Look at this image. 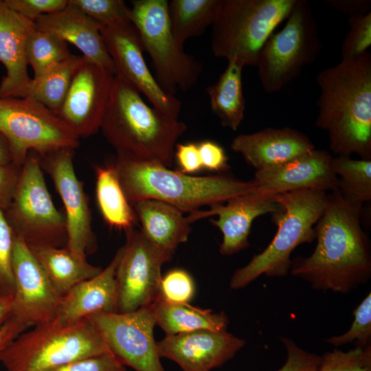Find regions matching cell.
Masks as SVG:
<instances>
[{"instance_id":"obj_1","label":"cell","mask_w":371,"mask_h":371,"mask_svg":"<svg viewBox=\"0 0 371 371\" xmlns=\"http://www.w3.org/2000/svg\"><path fill=\"white\" fill-rule=\"evenodd\" d=\"M361 210L338 189L328 194L315 226V248L306 258L291 260V274L322 291L346 293L366 284L371 277V247L361 225Z\"/></svg>"},{"instance_id":"obj_2","label":"cell","mask_w":371,"mask_h":371,"mask_svg":"<svg viewBox=\"0 0 371 371\" xmlns=\"http://www.w3.org/2000/svg\"><path fill=\"white\" fill-rule=\"evenodd\" d=\"M315 125L337 156L371 159V54L341 59L317 76Z\"/></svg>"},{"instance_id":"obj_3","label":"cell","mask_w":371,"mask_h":371,"mask_svg":"<svg viewBox=\"0 0 371 371\" xmlns=\"http://www.w3.org/2000/svg\"><path fill=\"white\" fill-rule=\"evenodd\" d=\"M114 165L132 205L143 199H155L190 214L202 206L224 203L256 190L252 180L245 181L221 174L186 175L159 163L123 153H117Z\"/></svg>"},{"instance_id":"obj_4","label":"cell","mask_w":371,"mask_h":371,"mask_svg":"<svg viewBox=\"0 0 371 371\" xmlns=\"http://www.w3.org/2000/svg\"><path fill=\"white\" fill-rule=\"evenodd\" d=\"M186 124L149 106L140 93L115 75L100 129L117 153L172 165Z\"/></svg>"},{"instance_id":"obj_5","label":"cell","mask_w":371,"mask_h":371,"mask_svg":"<svg viewBox=\"0 0 371 371\" xmlns=\"http://www.w3.org/2000/svg\"><path fill=\"white\" fill-rule=\"evenodd\" d=\"M327 192L301 190L274 195L281 210L273 214L277 232L268 246L232 275V289L245 287L262 275L284 277L290 271L291 254L315 239V226L324 210Z\"/></svg>"},{"instance_id":"obj_6","label":"cell","mask_w":371,"mask_h":371,"mask_svg":"<svg viewBox=\"0 0 371 371\" xmlns=\"http://www.w3.org/2000/svg\"><path fill=\"white\" fill-rule=\"evenodd\" d=\"M111 353L87 318L73 324L56 319L22 333L0 352L6 371H50L71 362Z\"/></svg>"},{"instance_id":"obj_7","label":"cell","mask_w":371,"mask_h":371,"mask_svg":"<svg viewBox=\"0 0 371 371\" xmlns=\"http://www.w3.org/2000/svg\"><path fill=\"white\" fill-rule=\"evenodd\" d=\"M297 0H219L212 24L216 58L256 66L260 52Z\"/></svg>"},{"instance_id":"obj_8","label":"cell","mask_w":371,"mask_h":371,"mask_svg":"<svg viewBox=\"0 0 371 371\" xmlns=\"http://www.w3.org/2000/svg\"><path fill=\"white\" fill-rule=\"evenodd\" d=\"M322 47L317 23L306 0H297L284 26L263 45L256 67L265 92L280 91L313 63Z\"/></svg>"},{"instance_id":"obj_9","label":"cell","mask_w":371,"mask_h":371,"mask_svg":"<svg viewBox=\"0 0 371 371\" xmlns=\"http://www.w3.org/2000/svg\"><path fill=\"white\" fill-rule=\"evenodd\" d=\"M131 22L150 56L157 81L168 93L188 91L202 73L201 62L183 50L170 28L167 0L131 1Z\"/></svg>"},{"instance_id":"obj_10","label":"cell","mask_w":371,"mask_h":371,"mask_svg":"<svg viewBox=\"0 0 371 371\" xmlns=\"http://www.w3.org/2000/svg\"><path fill=\"white\" fill-rule=\"evenodd\" d=\"M4 213L14 235L29 246L67 243L65 214L56 207L46 185L39 155L29 153L21 166L11 201Z\"/></svg>"},{"instance_id":"obj_11","label":"cell","mask_w":371,"mask_h":371,"mask_svg":"<svg viewBox=\"0 0 371 371\" xmlns=\"http://www.w3.org/2000/svg\"><path fill=\"white\" fill-rule=\"evenodd\" d=\"M0 133L19 166L30 152L41 157L80 145L79 138L58 115L30 97L0 98Z\"/></svg>"},{"instance_id":"obj_12","label":"cell","mask_w":371,"mask_h":371,"mask_svg":"<svg viewBox=\"0 0 371 371\" xmlns=\"http://www.w3.org/2000/svg\"><path fill=\"white\" fill-rule=\"evenodd\" d=\"M111 352L135 371H166L154 337L156 325L151 306L128 313H102L87 318Z\"/></svg>"},{"instance_id":"obj_13","label":"cell","mask_w":371,"mask_h":371,"mask_svg":"<svg viewBox=\"0 0 371 371\" xmlns=\"http://www.w3.org/2000/svg\"><path fill=\"white\" fill-rule=\"evenodd\" d=\"M116 270L117 312L151 306L157 299L161 267L170 258L133 227L126 230V243Z\"/></svg>"},{"instance_id":"obj_14","label":"cell","mask_w":371,"mask_h":371,"mask_svg":"<svg viewBox=\"0 0 371 371\" xmlns=\"http://www.w3.org/2000/svg\"><path fill=\"white\" fill-rule=\"evenodd\" d=\"M12 266L14 291L9 319L24 330L54 320L62 296L27 244L16 235Z\"/></svg>"},{"instance_id":"obj_15","label":"cell","mask_w":371,"mask_h":371,"mask_svg":"<svg viewBox=\"0 0 371 371\" xmlns=\"http://www.w3.org/2000/svg\"><path fill=\"white\" fill-rule=\"evenodd\" d=\"M74 151L64 148L39 157L42 168L53 181L65 207V247L78 258L87 260V254L95 249L96 241L88 197L75 172Z\"/></svg>"},{"instance_id":"obj_16","label":"cell","mask_w":371,"mask_h":371,"mask_svg":"<svg viewBox=\"0 0 371 371\" xmlns=\"http://www.w3.org/2000/svg\"><path fill=\"white\" fill-rule=\"evenodd\" d=\"M100 32L113 62L115 75L142 93L154 108L178 118L181 101L166 93L150 71L139 35L133 23L100 26Z\"/></svg>"},{"instance_id":"obj_17","label":"cell","mask_w":371,"mask_h":371,"mask_svg":"<svg viewBox=\"0 0 371 371\" xmlns=\"http://www.w3.org/2000/svg\"><path fill=\"white\" fill-rule=\"evenodd\" d=\"M114 77L86 58L78 69L58 116L79 139L100 129Z\"/></svg>"},{"instance_id":"obj_18","label":"cell","mask_w":371,"mask_h":371,"mask_svg":"<svg viewBox=\"0 0 371 371\" xmlns=\"http://www.w3.org/2000/svg\"><path fill=\"white\" fill-rule=\"evenodd\" d=\"M245 345L232 333L198 330L166 335L157 342L159 357L175 362L183 371H211L232 359Z\"/></svg>"},{"instance_id":"obj_19","label":"cell","mask_w":371,"mask_h":371,"mask_svg":"<svg viewBox=\"0 0 371 371\" xmlns=\"http://www.w3.org/2000/svg\"><path fill=\"white\" fill-rule=\"evenodd\" d=\"M281 210L274 195L253 192L228 200L224 203L210 206L206 210H197L187 216L191 223L204 218L216 216L210 223L222 233L219 252L232 256L249 247V235L253 221L258 216Z\"/></svg>"},{"instance_id":"obj_20","label":"cell","mask_w":371,"mask_h":371,"mask_svg":"<svg viewBox=\"0 0 371 371\" xmlns=\"http://www.w3.org/2000/svg\"><path fill=\"white\" fill-rule=\"evenodd\" d=\"M332 157L326 150L314 149L281 165L256 170L252 179L255 192L271 195L301 190L332 192L337 189Z\"/></svg>"},{"instance_id":"obj_21","label":"cell","mask_w":371,"mask_h":371,"mask_svg":"<svg viewBox=\"0 0 371 371\" xmlns=\"http://www.w3.org/2000/svg\"><path fill=\"white\" fill-rule=\"evenodd\" d=\"M32 21L0 0V63L5 75L0 83V98L27 97L32 78L27 71V40Z\"/></svg>"},{"instance_id":"obj_22","label":"cell","mask_w":371,"mask_h":371,"mask_svg":"<svg viewBox=\"0 0 371 371\" xmlns=\"http://www.w3.org/2000/svg\"><path fill=\"white\" fill-rule=\"evenodd\" d=\"M231 148L256 170L281 165L315 149L308 136L290 127L238 135Z\"/></svg>"},{"instance_id":"obj_23","label":"cell","mask_w":371,"mask_h":371,"mask_svg":"<svg viewBox=\"0 0 371 371\" xmlns=\"http://www.w3.org/2000/svg\"><path fill=\"white\" fill-rule=\"evenodd\" d=\"M122 252L121 247L98 274L78 283L62 296L54 319L67 324L98 313L117 312L115 276Z\"/></svg>"},{"instance_id":"obj_24","label":"cell","mask_w":371,"mask_h":371,"mask_svg":"<svg viewBox=\"0 0 371 371\" xmlns=\"http://www.w3.org/2000/svg\"><path fill=\"white\" fill-rule=\"evenodd\" d=\"M35 27L50 33L78 48L87 60L115 74L113 62L100 32V26L76 6L44 14L34 21Z\"/></svg>"},{"instance_id":"obj_25","label":"cell","mask_w":371,"mask_h":371,"mask_svg":"<svg viewBox=\"0 0 371 371\" xmlns=\"http://www.w3.org/2000/svg\"><path fill=\"white\" fill-rule=\"evenodd\" d=\"M141 232L159 251L172 258L177 247L186 243L192 224L175 207L155 199H143L133 204Z\"/></svg>"},{"instance_id":"obj_26","label":"cell","mask_w":371,"mask_h":371,"mask_svg":"<svg viewBox=\"0 0 371 371\" xmlns=\"http://www.w3.org/2000/svg\"><path fill=\"white\" fill-rule=\"evenodd\" d=\"M151 308L156 325L166 335L204 330L225 332L229 324V319L224 312L215 313L190 304H170L157 297Z\"/></svg>"},{"instance_id":"obj_27","label":"cell","mask_w":371,"mask_h":371,"mask_svg":"<svg viewBox=\"0 0 371 371\" xmlns=\"http://www.w3.org/2000/svg\"><path fill=\"white\" fill-rule=\"evenodd\" d=\"M29 247L61 296L78 283L96 276L102 269L89 264L87 260L78 258L66 247L38 245Z\"/></svg>"},{"instance_id":"obj_28","label":"cell","mask_w":371,"mask_h":371,"mask_svg":"<svg viewBox=\"0 0 371 371\" xmlns=\"http://www.w3.org/2000/svg\"><path fill=\"white\" fill-rule=\"evenodd\" d=\"M239 62L230 60L216 83L207 88L210 106L221 124L236 131L244 119L245 100L243 90V69Z\"/></svg>"},{"instance_id":"obj_29","label":"cell","mask_w":371,"mask_h":371,"mask_svg":"<svg viewBox=\"0 0 371 371\" xmlns=\"http://www.w3.org/2000/svg\"><path fill=\"white\" fill-rule=\"evenodd\" d=\"M95 175L97 203L105 222L125 231L132 228L137 216L125 195L115 165L97 167Z\"/></svg>"},{"instance_id":"obj_30","label":"cell","mask_w":371,"mask_h":371,"mask_svg":"<svg viewBox=\"0 0 371 371\" xmlns=\"http://www.w3.org/2000/svg\"><path fill=\"white\" fill-rule=\"evenodd\" d=\"M219 0H172L168 14L171 31L181 45L212 26Z\"/></svg>"},{"instance_id":"obj_31","label":"cell","mask_w":371,"mask_h":371,"mask_svg":"<svg viewBox=\"0 0 371 371\" xmlns=\"http://www.w3.org/2000/svg\"><path fill=\"white\" fill-rule=\"evenodd\" d=\"M85 58L71 54L41 77L32 80L27 97L42 104L58 115L73 78Z\"/></svg>"},{"instance_id":"obj_32","label":"cell","mask_w":371,"mask_h":371,"mask_svg":"<svg viewBox=\"0 0 371 371\" xmlns=\"http://www.w3.org/2000/svg\"><path fill=\"white\" fill-rule=\"evenodd\" d=\"M331 168L337 177V189L352 205L362 207L371 200V159L332 157Z\"/></svg>"},{"instance_id":"obj_33","label":"cell","mask_w":371,"mask_h":371,"mask_svg":"<svg viewBox=\"0 0 371 371\" xmlns=\"http://www.w3.org/2000/svg\"><path fill=\"white\" fill-rule=\"evenodd\" d=\"M27 59L36 80L54 67L63 62L71 54L66 42L56 36L35 27L27 40Z\"/></svg>"},{"instance_id":"obj_34","label":"cell","mask_w":371,"mask_h":371,"mask_svg":"<svg viewBox=\"0 0 371 371\" xmlns=\"http://www.w3.org/2000/svg\"><path fill=\"white\" fill-rule=\"evenodd\" d=\"M100 26H113L131 22V12L122 0H69Z\"/></svg>"},{"instance_id":"obj_35","label":"cell","mask_w":371,"mask_h":371,"mask_svg":"<svg viewBox=\"0 0 371 371\" xmlns=\"http://www.w3.org/2000/svg\"><path fill=\"white\" fill-rule=\"evenodd\" d=\"M354 319L345 333L325 340L335 347L354 343L355 347L370 346L371 339V293L364 297L352 313Z\"/></svg>"},{"instance_id":"obj_36","label":"cell","mask_w":371,"mask_h":371,"mask_svg":"<svg viewBox=\"0 0 371 371\" xmlns=\"http://www.w3.org/2000/svg\"><path fill=\"white\" fill-rule=\"evenodd\" d=\"M322 357L316 371H371V346L347 352L333 350Z\"/></svg>"},{"instance_id":"obj_37","label":"cell","mask_w":371,"mask_h":371,"mask_svg":"<svg viewBox=\"0 0 371 371\" xmlns=\"http://www.w3.org/2000/svg\"><path fill=\"white\" fill-rule=\"evenodd\" d=\"M195 291L192 276L187 271L177 268L161 278L158 298L170 304H189L194 298Z\"/></svg>"},{"instance_id":"obj_38","label":"cell","mask_w":371,"mask_h":371,"mask_svg":"<svg viewBox=\"0 0 371 371\" xmlns=\"http://www.w3.org/2000/svg\"><path fill=\"white\" fill-rule=\"evenodd\" d=\"M349 30L341 45V59L355 58L371 46V12L348 20Z\"/></svg>"},{"instance_id":"obj_39","label":"cell","mask_w":371,"mask_h":371,"mask_svg":"<svg viewBox=\"0 0 371 371\" xmlns=\"http://www.w3.org/2000/svg\"><path fill=\"white\" fill-rule=\"evenodd\" d=\"M14 234L0 207V295H12L14 279L12 254Z\"/></svg>"},{"instance_id":"obj_40","label":"cell","mask_w":371,"mask_h":371,"mask_svg":"<svg viewBox=\"0 0 371 371\" xmlns=\"http://www.w3.org/2000/svg\"><path fill=\"white\" fill-rule=\"evenodd\" d=\"M12 10L35 21L39 16L65 9L69 0H3Z\"/></svg>"},{"instance_id":"obj_41","label":"cell","mask_w":371,"mask_h":371,"mask_svg":"<svg viewBox=\"0 0 371 371\" xmlns=\"http://www.w3.org/2000/svg\"><path fill=\"white\" fill-rule=\"evenodd\" d=\"M286 352V360L282 367L277 371H316L320 365L322 357L306 351L294 341L282 337Z\"/></svg>"},{"instance_id":"obj_42","label":"cell","mask_w":371,"mask_h":371,"mask_svg":"<svg viewBox=\"0 0 371 371\" xmlns=\"http://www.w3.org/2000/svg\"><path fill=\"white\" fill-rule=\"evenodd\" d=\"M112 353L77 360L50 371H128Z\"/></svg>"},{"instance_id":"obj_43","label":"cell","mask_w":371,"mask_h":371,"mask_svg":"<svg viewBox=\"0 0 371 371\" xmlns=\"http://www.w3.org/2000/svg\"><path fill=\"white\" fill-rule=\"evenodd\" d=\"M203 170L223 172L229 169L228 156L224 148L212 140H203L198 143Z\"/></svg>"},{"instance_id":"obj_44","label":"cell","mask_w":371,"mask_h":371,"mask_svg":"<svg viewBox=\"0 0 371 371\" xmlns=\"http://www.w3.org/2000/svg\"><path fill=\"white\" fill-rule=\"evenodd\" d=\"M174 157L178 170L186 175H192L203 170L198 143L177 144Z\"/></svg>"},{"instance_id":"obj_45","label":"cell","mask_w":371,"mask_h":371,"mask_svg":"<svg viewBox=\"0 0 371 371\" xmlns=\"http://www.w3.org/2000/svg\"><path fill=\"white\" fill-rule=\"evenodd\" d=\"M21 166L14 163L0 166V207L3 211L11 201Z\"/></svg>"},{"instance_id":"obj_46","label":"cell","mask_w":371,"mask_h":371,"mask_svg":"<svg viewBox=\"0 0 371 371\" xmlns=\"http://www.w3.org/2000/svg\"><path fill=\"white\" fill-rule=\"evenodd\" d=\"M328 3L334 9L351 16H358L371 12L370 0H330Z\"/></svg>"},{"instance_id":"obj_47","label":"cell","mask_w":371,"mask_h":371,"mask_svg":"<svg viewBox=\"0 0 371 371\" xmlns=\"http://www.w3.org/2000/svg\"><path fill=\"white\" fill-rule=\"evenodd\" d=\"M23 331L22 327L9 319L0 329V352Z\"/></svg>"},{"instance_id":"obj_48","label":"cell","mask_w":371,"mask_h":371,"mask_svg":"<svg viewBox=\"0 0 371 371\" xmlns=\"http://www.w3.org/2000/svg\"><path fill=\"white\" fill-rule=\"evenodd\" d=\"M12 300V295H0V329L10 317Z\"/></svg>"},{"instance_id":"obj_49","label":"cell","mask_w":371,"mask_h":371,"mask_svg":"<svg viewBox=\"0 0 371 371\" xmlns=\"http://www.w3.org/2000/svg\"><path fill=\"white\" fill-rule=\"evenodd\" d=\"M11 163H14V160L10 144L0 133V166Z\"/></svg>"}]
</instances>
